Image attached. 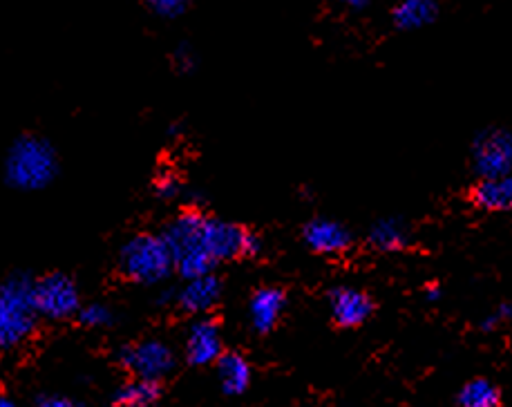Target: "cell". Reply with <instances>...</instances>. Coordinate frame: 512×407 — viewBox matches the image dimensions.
I'll list each match as a JSON object with an SVG mask.
<instances>
[{
  "label": "cell",
  "instance_id": "obj_1",
  "mask_svg": "<svg viewBox=\"0 0 512 407\" xmlns=\"http://www.w3.org/2000/svg\"><path fill=\"white\" fill-rule=\"evenodd\" d=\"M59 175V155L39 135H21L7 150L5 182L16 191L34 193L50 186Z\"/></svg>",
  "mask_w": 512,
  "mask_h": 407
},
{
  "label": "cell",
  "instance_id": "obj_2",
  "mask_svg": "<svg viewBox=\"0 0 512 407\" xmlns=\"http://www.w3.org/2000/svg\"><path fill=\"white\" fill-rule=\"evenodd\" d=\"M34 307V280L14 273L0 282V349H16L27 343L39 327Z\"/></svg>",
  "mask_w": 512,
  "mask_h": 407
},
{
  "label": "cell",
  "instance_id": "obj_3",
  "mask_svg": "<svg viewBox=\"0 0 512 407\" xmlns=\"http://www.w3.org/2000/svg\"><path fill=\"white\" fill-rule=\"evenodd\" d=\"M204 213L199 211H184L175 220L166 224V229L159 235L164 238L170 258H173V269L179 273V278H195L204 273L215 271V260L208 255L204 246Z\"/></svg>",
  "mask_w": 512,
  "mask_h": 407
},
{
  "label": "cell",
  "instance_id": "obj_4",
  "mask_svg": "<svg viewBox=\"0 0 512 407\" xmlns=\"http://www.w3.org/2000/svg\"><path fill=\"white\" fill-rule=\"evenodd\" d=\"M119 273L141 287H155L170 278L173 258L161 235L139 233L130 238L119 251Z\"/></svg>",
  "mask_w": 512,
  "mask_h": 407
},
{
  "label": "cell",
  "instance_id": "obj_5",
  "mask_svg": "<svg viewBox=\"0 0 512 407\" xmlns=\"http://www.w3.org/2000/svg\"><path fill=\"white\" fill-rule=\"evenodd\" d=\"M81 305L79 285L68 273L54 271L34 280V307L39 318L63 323L77 316Z\"/></svg>",
  "mask_w": 512,
  "mask_h": 407
},
{
  "label": "cell",
  "instance_id": "obj_6",
  "mask_svg": "<svg viewBox=\"0 0 512 407\" xmlns=\"http://www.w3.org/2000/svg\"><path fill=\"white\" fill-rule=\"evenodd\" d=\"M119 363L132 378L164 383L175 372L177 356L166 343L150 338L123 347L119 354Z\"/></svg>",
  "mask_w": 512,
  "mask_h": 407
},
{
  "label": "cell",
  "instance_id": "obj_7",
  "mask_svg": "<svg viewBox=\"0 0 512 407\" xmlns=\"http://www.w3.org/2000/svg\"><path fill=\"white\" fill-rule=\"evenodd\" d=\"M472 166L479 177H508L512 170V135L506 128L479 132L472 144Z\"/></svg>",
  "mask_w": 512,
  "mask_h": 407
},
{
  "label": "cell",
  "instance_id": "obj_8",
  "mask_svg": "<svg viewBox=\"0 0 512 407\" xmlns=\"http://www.w3.org/2000/svg\"><path fill=\"white\" fill-rule=\"evenodd\" d=\"M186 361L193 367L215 365L217 358L224 352V340L220 325L211 318H197L188 329L186 336Z\"/></svg>",
  "mask_w": 512,
  "mask_h": 407
},
{
  "label": "cell",
  "instance_id": "obj_9",
  "mask_svg": "<svg viewBox=\"0 0 512 407\" xmlns=\"http://www.w3.org/2000/svg\"><path fill=\"white\" fill-rule=\"evenodd\" d=\"M329 314L340 329H356L374 314V300L354 287H338L329 293Z\"/></svg>",
  "mask_w": 512,
  "mask_h": 407
},
{
  "label": "cell",
  "instance_id": "obj_10",
  "mask_svg": "<svg viewBox=\"0 0 512 407\" xmlns=\"http://www.w3.org/2000/svg\"><path fill=\"white\" fill-rule=\"evenodd\" d=\"M302 242L318 255H343L354 238L345 224L327 217H316L302 229Z\"/></svg>",
  "mask_w": 512,
  "mask_h": 407
},
{
  "label": "cell",
  "instance_id": "obj_11",
  "mask_svg": "<svg viewBox=\"0 0 512 407\" xmlns=\"http://www.w3.org/2000/svg\"><path fill=\"white\" fill-rule=\"evenodd\" d=\"M222 291V280L220 276H215V271L204 273V276L188 278L182 291L177 293V307L182 309L184 314L204 316L220 302Z\"/></svg>",
  "mask_w": 512,
  "mask_h": 407
},
{
  "label": "cell",
  "instance_id": "obj_12",
  "mask_svg": "<svg viewBox=\"0 0 512 407\" xmlns=\"http://www.w3.org/2000/svg\"><path fill=\"white\" fill-rule=\"evenodd\" d=\"M287 309V293L278 287H262L251 296L249 316L251 325L258 334H269L276 329Z\"/></svg>",
  "mask_w": 512,
  "mask_h": 407
},
{
  "label": "cell",
  "instance_id": "obj_13",
  "mask_svg": "<svg viewBox=\"0 0 512 407\" xmlns=\"http://www.w3.org/2000/svg\"><path fill=\"white\" fill-rule=\"evenodd\" d=\"M472 204L486 213H504L512 206V179L508 177H479L470 191Z\"/></svg>",
  "mask_w": 512,
  "mask_h": 407
},
{
  "label": "cell",
  "instance_id": "obj_14",
  "mask_svg": "<svg viewBox=\"0 0 512 407\" xmlns=\"http://www.w3.org/2000/svg\"><path fill=\"white\" fill-rule=\"evenodd\" d=\"M217 365V378H220V387L226 396H240L251 387L253 372L251 363L246 361L242 354L237 352H222V356L215 361Z\"/></svg>",
  "mask_w": 512,
  "mask_h": 407
},
{
  "label": "cell",
  "instance_id": "obj_15",
  "mask_svg": "<svg viewBox=\"0 0 512 407\" xmlns=\"http://www.w3.org/2000/svg\"><path fill=\"white\" fill-rule=\"evenodd\" d=\"M436 14V0H401L394 7V25L398 30L405 32H414V30H423L434 23Z\"/></svg>",
  "mask_w": 512,
  "mask_h": 407
},
{
  "label": "cell",
  "instance_id": "obj_16",
  "mask_svg": "<svg viewBox=\"0 0 512 407\" xmlns=\"http://www.w3.org/2000/svg\"><path fill=\"white\" fill-rule=\"evenodd\" d=\"M367 240L376 251L392 253L405 249L407 242H410V233H407V226L401 220L390 217V220H378L372 229H369Z\"/></svg>",
  "mask_w": 512,
  "mask_h": 407
},
{
  "label": "cell",
  "instance_id": "obj_17",
  "mask_svg": "<svg viewBox=\"0 0 512 407\" xmlns=\"http://www.w3.org/2000/svg\"><path fill=\"white\" fill-rule=\"evenodd\" d=\"M161 401V383L144 381V378H132V381L123 383L115 392L112 403L123 407H148Z\"/></svg>",
  "mask_w": 512,
  "mask_h": 407
},
{
  "label": "cell",
  "instance_id": "obj_18",
  "mask_svg": "<svg viewBox=\"0 0 512 407\" xmlns=\"http://www.w3.org/2000/svg\"><path fill=\"white\" fill-rule=\"evenodd\" d=\"M457 403L463 407H495L501 403V390L488 378H472L461 387Z\"/></svg>",
  "mask_w": 512,
  "mask_h": 407
},
{
  "label": "cell",
  "instance_id": "obj_19",
  "mask_svg": "<svg viewBox=\"0 0 512 407\" xmlns=\"http://www.w3.org/2000/svg\"><path fill=\"white\" fill-rule=\"evenodd\" d=\"M74 318L88 329H106L115 323V314H112V309L108 305H103V302H88V305H81Z\"/></svg>",
  "mask_w": 512,
  "mask_h": 407
},
{
  "label": "cell",
  "instance_id": "obj_20",
  "mask_svg": "<svg viewBox=\"0 0 512 407\" xmlns=\"http://www.w3.org/2000/svg\"><path fill=\"white\" fill-rule=\"evenodd\" d=\"M146 5L150 12L161 18H177L191 7V0H146Z\"/></svg>",
  "mask_w": 512,
  "mask_h": 407
},
{
  "label": "cell",
  "instance_id": "obj_21",
  "mask_svg": "<svg viewBox=\"0 0 512 407\" xmlns=\"http://www.w3.org/2000/svg\"><path fill=\"white\" fill-rule=\"evenodd\" d=\"M155 191H157L161 200H175L179 191H182V182H179V179L173 173H164V175L157 177Z\"/></svg>",
  "mask_w": 512,
  "mask_h": 407
},
{
  "label": "cell",
  "instance_id": "obj_22",
  "mask_svg": "<svg viewBox=\"0 0 512 407\" xmlns=\"http://www.w3.org/2000/svg\"><path fill=\"white\" fill-rule=\"evenodd\" d=\"M510 320V305L508 302H504V305H501L495 314H490L486 320H483V329L486 331H490V329H497L499 325H504V323H508Z\"/></svg>",
  "mask_w": 512,
  "mask_h": 407
},
{
  "label": "cell",
  "instance_id": "obj_23",
  "mask_svg": "<svg viewBox=\"0 0 512 407\" xmlns=\"http://www.w3.org/2000/svg\"><path fill=\"white\" fill-rule=\"evenodd\" d=\"M175 65H177V70L179 72H188V70H193V54L188 52V50H179L177 54H175Z\"/></svg>",
  "mask_w": 512,
  "mask_h": 407
},
{
  "label": "cell",
  "instance_id": "obj_24",
  "mask_svg": "<svg viewBox=\"0 0 512 407\" xmlns=\"http://www.w3.org/2000/svg\"><path fill=\"white\" fill-rule=\"evenodd\" d=\"M36 403L45 405V407H68V405H72V401L65 399V396H41V399Z\"/></svg>",
  "mask_w": 512,
  "mask_h": 407
},
{
  "label": "cell",
  "instance_id": "obj_25",
  "mask_svg": "<svg viewBox=\"0 0 512 407\" xmlns=\"http://www.w3.org/2000/svg\"><path fill=\"white\" fill-rule=\"evenodd\" d=\"M340 3H345L347 7H352V9H363V7H367L369 0H340Z\"/></svg>",
  "mask_w": 512,
  "mask_h": 407
},
{
  "label": "cell",
  "instance_id": "obj_26",
  "mask_svg": "<svg viewBox=\"0 0 512 407\" xmlns=\"http://www.w3.org/2000/svg\"><path fill=\"white\" fill-rule=\"evenodd\" d=\"M428 296H430V300H436V298H439V296H441V293H439V289H436V287H432V289H430V293H428Z\"/></svg>",
  "mask_w": 512,
  "mask_h": 407
}]
</instances>
